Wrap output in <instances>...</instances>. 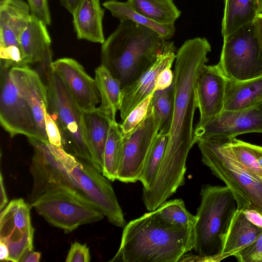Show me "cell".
Wrapping results in <instances>:
<instances>
[{"instance_id": "cell-6", "label": "cell", "mask_w": 262, "mask_h": 262, "mask_svg": "<svg viewBox=\"0 0 262 262\" xmlns=\"http://www.w3.org/2000/svg\"><path fill=\"white\" fill-rule=\"evenodd\" d=\"M48 144L73 179L77 195L100 211L110 223L124 227L126 223L110 180L92 164L68 153L62 147Z\"/></svg>"}, {"instance_id": "cell-5", "label": "cell", "mask_w": 262, "mask_h": 262, "mask_svg": "<svg viewBox=\"0 0 262 262\" xmlns=\"http://www.w3.org/2000/svg\"><path fill=\"white\" fill-rule=\"evenodd\" d=\"M202 161L231 191L237 209L254 210L262 215V179L248 171L233 157L222 138L196 141Z\"/></svg>"}, {"instance_id": "cell-12", "label": "cell", "mask_w": 262, "mask_h": 262, "mask_svg": "<svg viewBox=\"0 0 262 262\" xmlns=\"http://www.w3.org/2000/svg\"><path fill=\"white\" fill-rule=\"evenodd\" d=\"M34 232L30 204L23 199L11 201L1 211L0 241L9 248V261L19 262L24 255L33 250Z\"/></svg>"}, {"instance_id": "cell-47", "label": "cell", "mask_w": 262, "mask_h": 262, "mask_svg": "<svg viewBox=\"0 0 262 262\" xmlns=\"http://www.w3.org/2000/svg\"><path fill=\"white\" fill-rule=\"evenodd\" d=\"M10 0H0V6H2L8 2Z\"/></svg>"}, {"instance_id": "cell-41", "label": "cell", "mask_w": 262, "mask_h": 262, "mask_svg": "<svg viewBox=\"0 0 262 262\" xmlns=\"http://www.w3.org/2000/svg\"><path fill=\"white\" fill-rule=\"evenodd\" d=\"M253 23L256 35L262 50V12L257 15Z\"/></svg>"}, {"instance_id": "cell-48", "label": "cell", "mask_w": 262, "mask_h": 262, "mask_svg": "<svg viewBox=\"0 0 262 262\" xmlns=\"http://www.w3.org/2000/svg\"><path fill=\"white\" fill-rule=\"evenodd\" d=\"M259 6V10L260 13L262 12V0H257Z\"/></svg>"}, {"instance_id": "cell-44", "label": "cell", "mask_w": 262, "mask_h": 262, "mask_svg": "<svg viewBox=\"0 0 262 262\" xmlns=\"http://www.w3.org/2000/svg\"><path fill=\"white\" fill-rule=\"evenodd\" d=\"M81 0H60L61 5L72 14Z\"/></svg>"}, {"instance_id": "cell-21", "label": "cell", "mask_w": 262, "mask_h": 262, "mask_svg": "<svg viewBox=\"0 0 262 262\" xmlns=\"http://www.w3.org/2000/svg\"><path fill=\"white\" fill-rule=\"evenodd\" d=\"M104 13L100 0H81L72 14L77 38L102 44L105 41L102 27Z\"/></svg>"}, {"instance_id": "cell-40", "label": "cell", "mask_w": 262, "mask_h": 262, "mask_svg": "<svg viewBox=\"0 0 262 262\" xmlns=\"http://www.w3.org/2000/svg\"><path fill=\"white\" fill-rule=\"evenodd\" d=\"M243 212L249 221L262 228V215L260 213L254 210H247Z\"/></svg>"}, {"instance_id": "cell-46", "label": "cell", "mask_w": 262, "mask_h": 262, "mask_svg": "<svg viewBox=\"0 0 262 262\" xmlns=\"http://www.w3.org/2000/svg\"><path fill=\"white\" fill-rule=\"evenodd\" d=\"M253 148L257 160L262 168V147L253 144Z\"/></svg>"}, {"instance_id": "cell-37", "label": "cell", "mask_w": 262, "mask_h": 262, "mask_svg": "<svg viewBox=\"0 0 262 262\" xmlns=\"http://www.w3.org/2000/svg\"><path fill=\"white\" fill-rule=\"evenodd\" d=\"M90 260V250L85 244L75 242L71 244L66 262H89Z\"/></svg>"}, {"instance_id": "cell-43", "label": "cell", "mask_w": 262, "mask_h": 262, "mask_svg": "<svg viewBox=\"0 0 262 262\" xmlns=\"http://www.w3.org/2000/svg\"><path fill=\"white\" fill-rule=\"evenodd\" d=\"M41 258V253L33 250L28 252L21 258L19 262H39Z\"/></svg>"}, {"instance_id": "cell-8", "label": "cell", "mask_w": 262, "mask_h": 262, "mask_svg": "<svg viewBox=\"0 0 262 262\" xmlns=\"http://www.w3.org/2000/svg\"><path fill=\"white\" fill-rule=\"evenodd\" d=\"M216 66L227 79L243 81L262 76V50L253 21L223 37Z\"/></svg>"}, {"instance_id": "cell-9", "label": "cell", "mask_w": 262, "mask_h": 262, "mask_svg": "<svg viewBox=\"0 0 262 262\" xmlns=\"http://www.w3.org/2000/svg\"><path fill=\"white\" fill-rule=\"evenodd\" d=\"M31 205L48 223L66 233L81 225L99 221L104 216L74 191L63 188L42 194Z\"/></svg>"}, {"instance_id": "cell-7", "label": "cell", "mask_w": 262, "mask_h": 262, "mask_svg": "<svg viewBox=\"0 0 262 262\" xmlns=\"http://www.w3.org/2000/svg\"><path fill=\"white\" fill-rule=\"evenodd\" d=\"M46 77L48 112L59 129L62 148L94 166L84 135L83 111L51 64L47 68Z\"/></svg>"}, {"instance_id": "cell-19", "label": "cell", "mask_w": 262, "mask_h": 262, "mask_svg": "<svg viewBox=\"0 0 262 262\" xmlns=\"http://www.w3.org/2000/svg\"><path fill=\"white\" fill-rule=\"evenodd\" d=\"M10 74L19 93L32 109L42 141L49 143L45 123V113L48 106L47 85L43 84L38 73L29 66L12 68Z\"/></svg>"}, {"instance_id": "cell-32", "label": "cell", "mask_w": 262, "mask_h": 262, "mask_svg": "<svg viewBox=\"0 0 262 262\" xmlns=\"http://www.w3.org/2000/svg\"><path fill=\"white\" fill-rule=\"evenodd\" d=\"M168 135L158 134L146 157L139 181L147 189L155 179L164 154Z\"/></svg>"}, {"instance_id": "cell-1", "label": "cell", "mask_w": 262, "mask_h": 262, "mask_svg": "<svg viewBox=\"0 0 262 262\" xmlns=\"http://www.w3.org/2000/svg\"><path fill=\"white\" fill-rule=\"evenodd\" d=\"M211 46L204 37L186 40L176 54L173 86L174 111L160 167L170 173L186 169L188 153L196 143L193 118L198 104L195 83L201 69L208 61Z\"/></svg>"}, {"instance_id": "cell-26", "label": "cell", "mask_w": 262, "mask_h": 262, "mask_svg": "<svg viewBox=\"0 0 262 262\" xmlns=\"http://www.w3.org/2000/svg\"><path fill=\"white\" fill-rule=\"evenodd\" d=\"M222 35L226 37L253 22L260 13L257 0H225Z\"/></svg>"}, {"instance_id": "cell-25", "label": "cell", "mask_w": 262, "mask_h": 262, "mask_svg": "<svg viewBox=\"0 0 262 262\" xmlns=\"http://www.w3.org/2000/svg\"><path fill=\"white\" fill-rule=\"evenodd\" d=\"M95 81L100 97L98 111L110 122L116 121V115L121 102V85L104 66L100 64L95 70Z\"/></svg>"}, {"instance_id": "cell-31", "label": "cell", "mask_w": 262, "mask_h": 262, "mask_svg": "<svg viewBox=\"0 0 262 262\" xmlns=\"http://www.w3.org/2000/svg\"><path fill=\"white\" fill-rule=\"evenodd\" d=\"M225 147L235 159L248 171L262 179L260 167L253 150V144L236 138H222Z\"/></svg>"}, {"instance_id": "cell-15", "label": "cell", "mask_w": 262, "mask_h": 262, "mask_svg": "<svg viewBox=\"0 0 262 262\" xmlns=\"http://www.w3.org/2000/svg\"><path fill=\"white\" fill-rule=\"evenodd\" d=\"M31 16L28 4L23 0H10L0 6V58L17 66L23 61L19 38Z\"/></svg>"}, {"instance_id": "cell-42", "label": "cell", "mask_w": 262, "mask_h": 262, "mask_svg": "<svg viewBox=\"0 0 262 262\" xmlns=\"http://www.w3.org/2000/svg\"><path fill=\"white\" fill-rule=\"evenodd\" d=\"M0 177V210L1 211L7 205L8 199L5 190L3 176L1 172Z\"/></svg>"}, {"instance_id": "cell-30", "label": "cell", "mask_w": 262, "mask_h": 262, "mask_svg": "<svg viewBox=\"0 0 262 262\" xmlns=\"http://www.w3.org/2000/svg\"><path fill=\"white\" fill-rule=\"evenodd\" d=\"M174 102L173 83L167 88L153 92L151 105L159 125L158 134L168 135L172 122Z\"/></svg>"}, {"instance_id": "cell-33", "label": "cell", "mask_w": 262, "mask_h": 262, "mask_svg": "<svg viewBox=\"0 0 262 262\" xmlns=\"http://www.w3.org/2000/svg\"><path fill=\"white\" fill-rule=\"evenodd\" d=\"M157 209L162 217L172 224L194 227L196 221V216L187 211L181 199L165 202Z\"/></svg>"}, {"instance_id": "cell-45", "label": "cell", "mask_w": 262, "mask_h": 262, "mask_svg": "<svg viewBox=\"0 0 262 262\" xmlns=\"http://www.w3.org/2000/svg\"><path fill=\"white\" fill-rule=\"evenodd\" d=\"M9 249L7 245L0 241V259L1 261H9Z\"/></svg>"}, {"instance_id": "cell-14", "label": "cell", "mask_w": 262, "mask_h": 262, "mask_svg": "<svg viewBox=\"0 0 262 262\" xmlns=\"http://www.w3.org/2000/svg\"><path fill=\"white\" fill-rule=\"evenodd\" d=\"M262 133V101L244 109L223 110L205 124L195 126L194 137L199 139L209 138H235L239 135Z\"/></svg>"}, {"instance_id": "cell-22", "label": "cell", "mask_w": 262, "mask_h": 262, "mask_svg": "<svg viewBox=\"0 0 262 262\" xmlns=\"http://www.w3.org/2000/svg\"><path fill=\"white\" fill-rule=\"evenodd\" d=\"M262 232V228L249 221L242 210L236 209L224 238L223 249L215 261H220L251 245Z\"/></svg>"}, {"instance_id": "cell-28", "label": "cell", "mask_w": 262, "mask_h": 262, "mask_svg": "<svg viewBox=\"0 0 262 262\" xmlns=\"http://www.w3.org/2000/svg\"><path fill=\"white\" fill-rule=\"evenodd\" d=\"M102 5L120 21L129 20L149 28L165 40L171 39L174 34L176 28L174 24L166 25L154 22L136 12L127 1L121 2L117 0H108L104 2Z\"/></svg>"}, {"instance_id": "cell-24", "label": "cell", "mask_w": 262, "mask_h": 262, "mask_svg": "<svg viewBox=\"0 0 262 262\" xmlns=\"http://www.w3.org/2000/svg\"><path fill=\"white\" fill-rule=\"evenodd\" d=\"M262 101V76L246 80L226 79L224 110L235 111L251 107Z\"/></svg>"}, {"instance_id": "cell-23", "label": "cell", "mask_w": 262, "mask_h": 262, "mask_svg": "<svg viewBox=\"0 0 262 262\" xmlns=\"http://www.w3.org/2000/svg\"><path fill=\"white\" fill-rule=\"evenodd\" d=\"M84 135L91 154L94 166L102 173L104 149L110 121L97 108L83 111Z\"/></svg>"}, {"instance_id": "cell-34", "label": "cell", "mask_w": 262, "mask_h": 262, "mask_svg": "<svg viewBox=\"0 0 262 262\" xmlns=\"http://www.w3.org/2000/svg\"><path fill=\"white\" fill-rule=\"evenodd\" d=\"M152 94H150L137 105L119 123L123 136H126L135 130L144 120L150 108Z\"/></svg>"}, {"instance_id": "cell-4", "label": "cell", "mask_w": 262, "mask_h": 262, "mask_svg": "<svg viewBox=\"0 0 262 262\" xmlns=\"http://www.w3.org/2000/svg\"><path fill=\"white\" fill-rule=\"evenodd\" d=\"M193 227V249L201 261H215L237 209L234 195L227 186L203 185Z\"/></svg>"}, {"instance_id": "cell-2", "label": "cell", "mask_w": 262, "mask_h": 262, "mask_svg": "<svg viewBox=\"0 0 262 262\" xmlns=\"http://www.w3.org/2000/svg\"><path fill=\"white\" fill-rule=\"evenodd\" d=\"M193 227L172 224L158 209L124 227L120 247L110 261L176 262L193 248Z\"/></svg>"}, {"instance_id": "cell-27", "label": "cell", "mask_w": 262, "mask_h": 262, "mask_svg": "<svg viewBox=\"0 0 262 262\" xmlns=\"http://www.w3.org/2000/svg\"><path fill=\"white\" fill-rule=\"evenodd\" d=\"M127 2L136 12L161 25L174 24L181 13L173 0H127Z\"/></svg>"}, {"instance_id": "cell-39", "label": "cell", "mask_w": 262, "mask_h": 262, "mask_svg": "<svg viewBox=\"0 0 262 262\" xmlns=\"http://www.w3.org/2000/svg\"><path fill=\"white\" fill-rule=\"evenodd\" d=\"M170 68L164 69L159 74L156 81L155 91L165 89L172 83L174 75Z\"/></svg>"}, {"instance_id": "cell-20", "label": "cell", "mask_w": 262, "mask_h": 262, "mask_svg": "<svg viewBox=\"0 0 262 262\" xmlns=\"http://www.w3.org/2000/svg\"><path fill=\"white\" fill-rule=\"evenodd\" d=\"M51 43L47 25L31 15L19 38L25 65L39 64L48 68L53 62Z\"/></svg>"}, {"instance_id": "cell-16", "label": "cell", "mask_w": 262, "mask_h": 262, "mask_svg": "<svg viewBox=\"0 0 262 262\" xmlns=\"http://www.w3.org/2000/svg\"><path fill=\"white\" fill-rule=\"evenodd\" d=\"M176 47L173 41H165L156 59L135 81L122 88L120 116L121 121L141 102L155 91L159 74L171 67L176 59Z\"/></svg>"}, {"instance_id": "cell-11", "label": "cell", "mask_w": 262, "mask_h": 262, "mask_svg": "<svg viewBox=\"0 0 262 262\" xmlns=\"http://www.w3.org/2000/svg\"><path fill=\"white\" fill-rule=\"evenodd\" d=\"M28 139L34 149L30 167L33 184L28 199L31 204L42 194L57 188L69 189L76 194L73 179L48 143Z\"/></svg>"}, {"instance_id": "cell-35", "label": "cell", "mask_w": 262, "mask_h": 262, "mask_svg": "<svg viewBox=\"0 0 262 262\" xmlns=\"http://www.w3.org/2000/svg\"><path fill=\"white\" fill-rule=\"evenodd\" d=\"M234 256L240 262H262V232L254 242Z\"/></svg>"}, {"instance_id": "cell-13", "label": "cell", "mask_w": 262, "mask_h": 262, "mask_svg": "<svg viewBox=\"0 0 262 262\" xmlns=\"http://www.w3.org/2000/svg\"><path fill=\"white\" fill-rule=\"evenodd\" d=\"M158 133V123L151 106L143 121L132 133L123 136L117 180L126 183L139 181L147 155Z\"/></svg>"}, {"instance_id": "cell-38", "label": "cell", "mask_w": 262, "mask_h": 262, "mask_svg": "<svg viewBox=\"0 0 262 262\" xmlns=\"http://www.w3.org/2000/svg\"><path fill=\"white\" fill-rule=\"evenodd\" d=\"M45 123L49 143L62 147V138L59 129L48 111L45 113Z\"/></svg>"}, {"instance_id": "cell-3", "label": "cell", "mask_w": 262, "mask_h": 262, "mask_svg": "<svg viewBox=\"0 0 262 262\" xmlns=\"http://www.w3.org/2000/svg\"><path fill=\"white\" fill-rule=\"evenodd\" d=\"M166 40L149 28L129 20H121L102 44L101 64L120 81L122 88L144 72Z\"/></svg>"}, {"instance_id": "cell-29", "label": "cell", "mask_w": 262, "mask_h": 262, "mask_svg": "<svg viewBox=\"0 0 262 262\" xmlns=\"http://www.w3.org/2000/svg\"><path fill=\"white\" fill-rule=\"evenodd\" d=\"M123 138L119 123L116 121L110 122L102 173L113 182L117 179L122 153Z\"/></svg>"}, {"instance_id": "cell-17", "label": "cell", "mask_w": 262, "mask_h": 262, "mask_svg": "<svg viewBox=\"0 0 262 262\" xmlns=\"http://www.w3.org/2000/svg\"><path fill=\"white\" fill-rule=\"evenodd\" d=\"M62 79L72 97L82 111L97 108L101 102L95 80L78 62L71 58H62L51 64Z\"/></svg>"}, {"instance_id": "cell-18", "label": "cell", "mask_w": 262, "mask_h": 262, "mask_svg": "<svg viewBox=\"0 0 262 262\" xmlns=\"http://www.w3.org/2000/svg\"><path fill=\"white\" fill-rule=\"evenodd\" d=\"M226 78L216 65L205 64L195 83V95L200 116L196 126H202L224 110Z\"/></svg>"}, {"instance_id": "cell-10", "label": "cell", "mask_w": 262, "mask_h": 262, "mask_svg": "<svg viewBox=\"0 0 262 262\" xmlns=\"http://www.w3.org/2000/svg\"><path fill=\"white\" fill-rule=\"evenodd\" d=\"M10 69L1 65V125L11 138L23 135L42 141L32 109L14 84Z\"/></svg>"}, {"instance_id": "cell-36", "label": "cell", "mask_w": 262, "mask_h": 262, "mask_svg": "<svg viewBox=\"0 0 262 262\" xmlns=\"http://www.w3.org/2000/svg\"><path fill=\"white\" fill-rule=\"evenodd\" d=\"M31 15L45 25H50L51 15L48 0H27Z\"/></svg>"}]
</instances>
